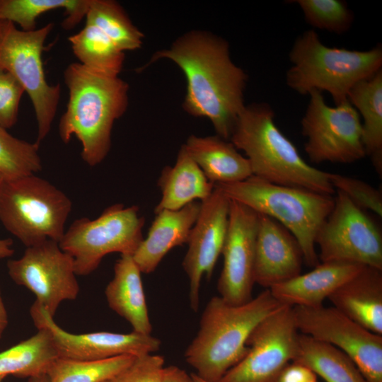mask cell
<instances>
[{
  "label": "cell",
  "instance_id": "6da1fadb",
  "mask_svg": "<svg viewBox=\"0 0 382 382\" xmlns=\"http://www.w3.org/2000/svg\"><path fill=\"white\" fill-rule=\"evenodd\" d=\"M161 59L173 61L185 74V110L209 119L216 135L229 140L246 105L248 76L232 61L228 42L207 31L192 30L176 39L169 48L154 53L147 66Z\"/></svg>",
  "mask_w": 382,
  "mask_h": 382
},
{
  "label": "cell",
  "instance_id": "7a4b0ae2",
  "mask_svg": "<svg viewBox=\"0 0 382 382\" xmlns=\"http://www.w3.org/2000/svg\"><path fill=\"white\" fill-rule=\"evenodd\" d=\"M64 81L69 100L59 122V136L64 144L76 137L81 145L82 160L96 166L108 156L113 125L127 110L129 84L79 62L66 66Z\"/></svg>",
  "mask_w": 382,
  "mask_h": 382
},
{
  "label": "cell",
  "instance_id": "3957f363",
  "mask_svg": "<svg viewBox=\"0 0 382 382\" xmlns=\"http://www.w3.org/2000/svg\"><path fill=\"white\" fill-rule=\"evenodd\" d=\"M282 306L268 289L239 305L212 297L185 350L187 363L204 381L218 382L247 354V340L255 328Z\"/></svg>",
  "mask_w": 382,
  "mask_h": 382
},
{
  "label": "cell",
  "instance_id": "277c9868",
  "mask_svg": "<svg viewBox=\"0 0 382 382\" xmlns=\"http://www.w3.org/2000/svg\"><path fill=\"white\" fill-rule=\"evenodd\" d=\"M229 141L245 153L255 177L274 184L330 195L335 193L329 173L317 169L302 158L277 126L274 110L268 104L245 105Z\"/></svg>",
  "mask_w": 382,
  "mask_h": 382
},
{
  "label": "cell",
  "instance_id": "5b68a950",
  "mask_svg": "<svg viewBox=\"0 0 382 382\" xmlns=\"http://www.w3.org/2000/svg\"><path fill=\"white\" fill-rule=\"evenodd\" d=\"M289 57L292 65L286 83L291 89L301 95L326 91L338 105L347 100L357 83L381 70L382 47L364 51L330 47L309 30L296 38Z\"/></svg>",
  "mask_w": 382,
  "mask_h": 382
},
{
  "label": "cell",
  "instance_id": "8992f818",
  "mask_svg": "<svg viewBox=\"0 0 382 382\" xmlns=\"http://www.w3.org/2000/svg\"><path fill=\"white\" fill-rule=\"evenodd\" d=\"M214 187L229 199L279 222L298 241L306 265L315 267L320 264L315 239L333 208L334 195L274 184L254 175Z\"/></svg>",
  "mask_w": 382,
  "mask_h": 382
},
{
  "label": "cell",
  "instance_id": "52a82bcc",
  "mask_svg": "<svg viewBox=\"0 0 382 382\" xmlns=\"http://www.w3.org/2000/svg\"><path fill=\"white\" fill-rule=\"evenodd\" d=\"M71 209L64 192L35 174L4 180L0 187V221L25 247L59 243Z\"/></svg>",
  "mask_w": 382,
  "mask_h": 382
},
{
  "label": "cell",
  "instance_id": "ba28073f",
  "mask_svg": "<svg viewBox=\"0 0 382 382\" xmlns=\"http://www.w3.org/2000/svg\"><path fill=\"white\" fill-rule=\"evenodd\" d=\"M137 206L117 203L94 219H75L59 241L61 249L74 260L76 275L94 272L110 253L132 255L144 239V216Z\"/></svg>",
  "mask_w": 382,
  "mask_h": 382
},
{
  "label": "cell",
  "instance_id": "9c48e42d",
  "mask_svg": "<svg viewBox=\"0 0 382 382\" xmlns=\"http://www.w3.org/2000/svg\"><path fill=\"white\" fill-rule=\"evenodd\" d=\"M51 23L31 31L19 30L14 23L0 21V66L23 86L35 115L40 145L51 129L61 96L59 83L45 79L42 54L45 42L53 28Z\"/></svg>",
  "mask_w": 382,
  "mask_h": 382
},
{
  "label": "cell",
  "instance_id": "30bf717a",
  "mask_svg": "<svg viewBox=\"0 0 382 382\" xmlns=\"http://www.w3.org/2000/svg\"><path fill=\"white\" fill-rule=\"evenodd\" d=\"M308 96L301 126L309 160L345 164L366 156L361 117L349 102L331 107L321 92L313 91Z\"/></svg>",
  "mask_w": 382,
  "mask_h": 382
},
{
  "label": "cell",
  "instance_id": "8fae6325",
  "mask_svg": "<svg viewBox=\"0 0 382 382\" xmlns=\"http://www.w3.org/2000/svg\"><path fill=\"white\" fill-rule=\"evenodd\" d=\"M335 192L333 208L315 239L320 262H352L382 270V234L378 226L345 194Z\"/></svg>",
  "mask_w": 382,
  "mask_h": 382
},
{
  "label": "cell",
  "instance_id": "7c38bea8",
  "mask_svg": "<svg viewBox=\"0 0 382 382\" xmlns=\"http://www.w3.org/2000/svg\"><path fill=\"white\" fill-rule=\"evenodd\" d=\"M11 279L34 294L35 303L54 318L64 301L75 300L79 293L73 258L47 239L26 247L23 255L6 264Z\"/></svg>",
  "mask_w": 382,
  "mask_h": 382
},
{
  "label": "cell",
  "instance_id": "4fadbf2b",
  "mask_svg": "<svg viewBox=\"0 0 382 382\" xmlns=\"http://www.w3.org/2000/svg\"><path fill=\"white\" fill-rule=\"evenodd\" d=\"M300 333L330 344L346 354L367 382H382V336L332 307L293 306Z\"/></svg>",
  "mask_w": 382,
  "mask_h": 382
},
{
  "label": "cell",
  "instance_id": "5bb4252c",
  "mask_svg": "<svg viewBox=\"0 0 382 382\" xmlns=\"http://www.w3.org/2000/svg\"><path fill=\"white\" fill-rule=\"evenodd\" d=\"M299 333L292 307L282 306L255 328L247 354L218 382H276L294 359Z\"/></svg>",
  "mask_w": 382,
  "mask_h": 382
},
{
  "label": "cell",
  "instance_id": "9a60e30c",
  "mask_svg": "<svg viewBox=\"0 0 382 382\" xmlns=\"http://www.w3.org/2000/svg\"><path fill=\"white\" fill-rule=\"evenodd\" d=\"M259 214L230 199L223 268L217 282L219 296L239 305L253 299L255 240Z\"/></svg>",
  "mask_w": 382,
  "mask_h": 382
},
{
  "label": "cell",
  "instance_id": "2e32d148",
  "mask_svg": "<svg viewBox=\"0 0 382 382\" xmlns=\"http://www.w3.org/2000/svg\"><path fill=\"white\" fill-rule=\"evenodd\" d=\"M230 199L214 187L201 202L197 219L187 241L188 248L182 262L189 279V301L192 310L199 306V289L204 276L210 279L226 236Z\"/></svg>",
  "mask_w": 382,
  "mask_h": 382
},
{
  "label": "cell",
  "instance_id": "e0dca14e",
  "mask_svg": "<svg viewBox=\"0 0 382 382\" xmlns=\"http://www.w3.org/2000/svg\"><path fill=\"white\" fill-rule=\"evenodd\" d=\"M30 312L37 328L45 327L51 332L59 357L93 361L125 354L139 357L154 353L161 347L158 338L134 331L129 333L69 332L59 327L54 318L35 303L30 307Z\"/></svg>",
  "mask_w": 382,
  "mask_h": 382
},
{
  "label": "cell",
  "instance_id": "ac0fdd59",
  "mask_svg": "<svg viewBox=\"0 0 382 382\" xmlns=\"http://www.w3.org/2000/svg\"><path fill=\"white\" fill-rule=\"evenodd\" d=\"M303 255L294 235L274 219L259 214L254 281L265 289L301 274Z\"/></svg>",
  "mask_w": 382,
  "mask_h": 382
},
{
  "label": "cell",
  "instance_id": "d6986e66",
  "mask_svg": "<svg viewBox=\"0 0 382 382\" xmlns=\"http://www.w3.org/2000/svg\"><path fill=\"white\" fill-rule=\"evenodd\" d=\"M364 267L346 262H320L311 271L275 284L269 289L282 305L318 307Z\"/></svg>",
  "mask_w": 382,
  "mask_h": 382
},
{
  "label": "cell",
  "instance_id": "ffe728a7",
  "mask_svg": "<svg viewBox=\"0 0 382 382\" xmlns=\"http://www.w3.org/2000/svg\"><path fill=\"white\" fill-rule=\"evenodd\" d=\"M200 204L194 201L180 209L156 214L146 237L132 255L141 273L153 272L172 248L187 243Z\"/></svg>",
  "mask_w": 382,
  "mask_h": 382
},
{
  "label": "cell",
  "instance_id": "44dd1931",
  "mask_svg": "<svg viewBox=\"0 0 382 382\" xmlns=\"http://www.w3.org/2000/svg\"><path fill=\"white\" fill-rule=\"evenodd\" d=\"M328 299L334 308L354 322L382 335V270L365 266Z\"/></svg>",
  "mask_w": 382,
  "mask_h": 382
},
{
  "label": "cell",
  "instance_id": "7402d4cb",
  "mask_svg": "<svg viewBox=\"0 0 382 382\" xmlns=\"http://www.w3.org/2000/svg\"><path fill=\"white\" fill-rule=\"evenodd\" d=\"M141 271L129 255H121L114 266V276L108 284L105 295L109 307L125 318L133 331L151 335Z\"/></svg>",
  "mask_w": 382,
  "mask_h": 382
},
{
  "label": "cell",
  "instance_id": "603a6c76",
  "mask_svg": "<svg viewBox=\"0 0 382 382\" xmlns=\"http://www.w3.org/2000/svg\"><path fill=\"white\" fill-rule=\"evenodd\" d=\"M183 146L214 185L240 182L253 175L248 158L218 135H190Z\"/></svg>",
  "mask_w": 382,
  "mask_h": 382
},
{
  "label": "cell",
  "instance_id": "cb8c5ba5",
  "mask_svg": "<svg viewBox=\"0 0 382 382\" xmlns=\"http://www.w3.org/2000/svg\"><path fill=\"white\" fill-rule=\"evenodd\" d=\"M157 185L161 197L154 209L155 214L165 209L178 210L194 201L202 202L214 189V185L208 180L183 146L175 165L162 170Z\"/></svg>",
  "mask_w": 382,
  "mask_h": 382
},
{
  "label": "cell",
  "instance_id": "d4e9b609",
  "mask_svg": "<svg viewBox=\"0 0 382 382\" xmlns=\"http://www.w3.org/2000/svg\"><path fill=\"white\" fill-rule=\"evenodd\" d=\"M347 100L361 117L362 141L377 174L382 175V69L357 83Z\"/></svg>",
  "mask_w": 382,
  "mask_h": 382
},
{
  "label": "cell",
  "instance_id": "484cf974",
  "mask_svg": "<svg viewBox=\"0 0 382 382\" xmlns=\"http://www.w3.org/2000/svg\"><path fill=\"white\" fill-rule=\"evenodd\" d=\"M292 361L308 366L325 382H367L353 361L342 351L300 332Z\"/></svg>",
  "mask_w": 382,
  "mask_h": 382
},
{
  "label": "cell",
  "instance_id": "4316f807",
  "mask_svg": "<svg viewBox=\"0 0 382 382\" xmlns=\"http://www.w3.org/2000/svg\"><path fill=\"white\" fill-rule=\"evenodd\" d=\"M37 328L30 337L0 352V376L29 378L47 374L59 355L50 330L45 327Z\"/></svg>",
  "mask_w": 382,
  "mask_h": 382
},
{
  "label": "cell",
  "instance_id": "83f0119b",
  "mask_svg": "<svg viewBox=\"0 0 382 382\" xmlns=\"http://www.w3.org/2000/svg\"><path fill=\"white\" fill-rule=\"evenodd\" d=\"M69 41L79 63L85 67L111 76H118L122 70L125 52L96 26L86 23Z\"/></svg>",
  "mask_w": 382,
  "mask_h": 382
},
{
  "label": "cell",
  "instance_id": "f1b7e54d",
  "mask_svg": "<svg viewBox=\"0 0 382 382\" xmlns=\"http://www.w3.org/2000/svg\"><path fill=\"white\" fill-rule=\"evenodd\" d=\"M89 0H0V21L18 24L22 30H35L36 20L47 11L63 8L66 16L62 26L74 28L85 18Z\"/></svg>",
  "mask_w": 382,
  "mask_h": 382
},
{
  "label": "cell",
  "instance_id": "f546056e",
  "mask_svg": "<svg viewBox=\"0 0 382 382\" xmlns=\"http://www.w3.org/2000/svg\"><path fill=\"white\" fill-rule=\"evenodd\" d=\"M85 18L86 23L98 28L124 52L139 49L143 44V33L115 1L89 0Z\"/></svg>",
  "mask_w": 382,
  "mask_h": 382
},
{
  "label": "cell",
  "instance_id": "4dcf8cb0",
  "mask_svg": "<svg viewBox=\"0 0 382 382\" xmlns=\"http://www.w3.org/2000/svg\"><path fill=\"white\" fill-rule=\"evenodd\" d=\"M135 357L125 354L93 361L58 357L47 375L50 382H107L127 368Z\"/></svg>",
  "mask_w": 382,
  "mask_h": 382
},
{
  "label": "cell",
  "instance_id": "1f68e13d",
  "mask_svg": "<svg viewBox=\"0 0 382 382\" xmlns=\"http://www.w3.org/2000/svg\"><path fill=\"white\" fill-rule=\"evenodd\" d=\"M36 142L30 143L10 134L0 125V173L4 180L35 174L42 168Z\"/></svg>",
  "mask_w": 382,
  "mask_h": 382
},
{
  "label": "cell",
  "instance_id": "d6a6232c",
  "mask_svg": "<svg viewBox=\"0 0 382 382\" xmlns=\"http://www.w3.org/2000/svg\"><path fill=\"white\" fill-rule=\"evenodd\" d=\"M305 21L312 27L336 34L347 31L354 15L346 2L341 0H297Z\"/></svg>",
  "mask_w": 382,
  "mask_h": 382
},
{
  "label": "cell",
  "instance_id": "836d02e7",
  "mask_svg": "<svg viewBox=\"0 0 382 382\" xmlns=\"http://www.w3.org/2000/svg\"><path fill=\"white\" fill-rule=\"evenodd\" d=\"M328 175L335 191L345 194L363 210H369L382 216V195L379 190L357 178L332 173H329Z\"/></svg>",
  "mask_w": 382,
  "mask_h": 382
},
{
  "label": "cell",
  "instance_id": "e575fe53",
  "mask_svg": "<svg viewBox=\"0 0 382 382\" xmlns=\"http://www.w3.org/2000/svg\"><path fill=\"white\" fill-rule=\"evenodd\" d=\"M164 363L162 356L153 353L136 357L127 368L107 382H161Z\"/></svg>",
  "mask_w": 382,
  "mask_h": 382
},
{
  "label": "cell",
  "instance_id": "d590c367",
  "mask_svg": "<svg viewBox=\"0 0 382 382\" xmlns=\"http://www.w3.org/2000/svg\"><path fill=\"white\" fill-rule=\"evenodd\" d=\"M24 92L20 82L0 66V125L6 129L17 122L19 105Z\"/></svg>",
  "mask_w": 382,
  "mask_h": 382
},
{
  "label": "cell",
  "instance_id": "8d00e7d4",
  "mask_svg": "<svg viewBox=\"0 0 382 382\" xmlns=\"http://www.w3.org/2000/svg\"><path fill=\"white\" fill-rule=\"evenodd\" d=\"M276 382H317V375L308 366L291 361L281 371Z\"/></svg>",
  "mask_w": 382,
  "mask_h": 382
},
{
  "label": "cell",
  "instance_id": "74e56055",
  "mask_svg": "<svg viewBox=\"0 0 382 382\" xmlns=\"http://www.w3.org/2000/svg\"><path fill=\"white\" fill-rule=\"evenodd\" d=\"M161 382H196L192 374L177 366H165Z\"/></svg>",
  "mask_w": 382,
  "mask_h": 382
},
{
  "label": "cell",
  "instance_id": "f35d334b",
  "mask_svg": "<svg viewBox=\"0 0 382 382\" xmlns=\"http://www.w3.org/2000/svg\"><path fill=\"white\" fill-rule=\"evenodd\" d=\"M13 253V240L11 238H0V260L11 257Z\"/></svg>",
  "mask_w": 382,
  "mask_h": 382
},
{
  "label": "cell",
  "instance_id": "ab89813d",
  "mask_svg": "<svg viewBox=\"0 0 382 382\" xmlns=\"http://www.w3.org/2000/svg\"><path fill=\"white\" fill-rule=\"evenodd\" d=\"M8 323V313L1 296L0 289V339Z\"/></svg>",
  "mask_w": 382,
  "mask_h": 382
},
{
  "label": "cell",
  "instance_id": "60d3db41",
  "mask_svg": "<svg viewBox=\"0 0 382 382\" xmlns=\"http://www.w3.org/2000/svg\"><path fill=\"white\" fill-rule=\"evenodd\" d=\"M4 378V376H0V382H3ZM28 382H50V379L47 374H42L29 378Z\"/></svg>",
  "mask_w": 382,
  "mask_h": 382
},
{
  "label": "cell",
  "instance_id": "b9f144b4",
  "mask_svg": "<svg viewBox=\"0 0 382 382\" xmlns=\"http://www.w3.org/2000/svg\"><path fill=\"white\" fill-rule=\"evenodd\" d=\"M192 376L194 377L196 382H207L199 378L197 375H196L195 373H192Z\"/></svg>",
  "mask_w": 382,
  "mask_h": 382
},
{
  "label": "cell",
  "instance_id": "7bdbcfd3",
  "mask_svg": "<svg viewBox=\"0 0 382 382\" xmlns=\"http://www.w3.org/2000/svg\"><path fill=\"white\" fill-rule=\"evenodd\" d=\"M4 180V178L3 175L0 173V187H1Z\"/></svg>",
  "mask_w": 382,
  "mask_h": 382
},
{
  "label": "cell",
  "instance_id": "ee69618b",
  "mask_svg": "<svg viewBox=\"0 0 382 382\" xmlns=\"http://www.w3.org/2000/svg\"><path fill=\"white\" fill-rule=\"evenodd\" d=\"M318 382V381H317Z\"/></svg>",
  "mask_w": 382,
  "mask_h": 382
}]
</instances>
